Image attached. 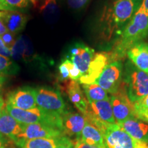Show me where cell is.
<instances>
[{
	"label": "cell",
	"instance_id": "1",
	"mask_svg": "<svg viewBox=\"0 0 148 148\" xmlns=\"http://www.w3.org/2000/svg\"><path fill=\"white\" fill-rule=\"evenodd\" d=\"M140 6L136 0H113L105 5L98 24L101 41L106 43L114 42Z\"/></svg>",
	"mask_w": 148,
	"mask_h": 148
},
{
	"label": "cell",
	"instance_id": "2",
	"mask_svg": "<svg viewBox=\"0 0 148 148\" xmlns=\"http://www.w3.org/2000/svg\"><path fill=\"white\" fill-rule=\"evenodd\" d=\"M147 35L148 14L140 6L108 51L110 63L123 60L130 48L143 41Z\"/></svg>",
	"mask_w": 148,
	"mask_h": 148
},
{
	"label": "cell",
	"instance_id": "3",
	"mask_svg": "<svg viewBox=\"0 0 148 148\" xmlns=\"http://www.w3.org/2000/svg\"><path fill=\"white\" fill-rule=\"evenodd\" d=\"M122 82L133 103L148 95V74L138 69L129 60L123 66Z\"/></svg>",
	"mask_w": 148,
	"mask_h": 148
},
{
	"label": "cell",
	"instance_id": "4",
	"mask_svg": "<svg viewBox=\"0 0 148 148\" xmlns=\"http://www.w3.org/2000/svg\"><path fill=\"white\" fill-rule=\"evenodd\" d=\"M84 116L86 121L97 127L101 134L109 123H116L110 99L88 102L87 112Z\"/></svg>",
	"mask_w": 148,
	"mask_h": 148
},
{
	"label": "cell",
	"instance_id": "5",
	"mask_svg": "<svg viewBox=\"0 0 148 148\" xmlns=\"http://www.w3.org/2000/svg\"><path fill=\"white\" fill-rule=\"evenodd\" d=\"M37 106L46 112L62 115L66 111V104L60 92L49 87L35 88Z\"/></svg>",
	"mask_w": 148,
	"mask_h": 148
},
{
	"label": "cell",
	"instance_id": "6",
	"mask_svg": "<svg viewBox=\"0 0 148 148\" xmlns=\"http://www.w3.org/2000/svg\"><path fill=\"white\" fill-rule=\"evenodd\" d=\"M110 101L116 123L129 119L137 118L134 103L129 99L123 82L117 92L110 95Z\"/></svg>",
	"mask_w": 148,
	"mask_h": 148
},
{
	"label": "cell",
	"instance_id": "7",
	"mask_svg": "<svg viewBox=\"0 0 148 148\" xmlns=\"http://www.w3.org/2000/svg\"><path fill=\"white\" fill-rule=\"evenodd\" d=\"M123 65L121 61L111 62L105 68L99 77L97 83L110 95L117 92L123 81Z\"/></svg>",
	"mask_w": 148,
	"mask_h": 148
},
{
	"label": "cell",
	"instance_id": "8",
	"mask_svg": "<svg viewBox=\"0 0 148 148\" xmlns=\"http://www.w3.org/2000/svg\"><path fill=\"white\" fill-rule=\"evenodd\" d=\"M102 135L106 148H134L132 138L117 123H109Z\"/></svg>",
	"mask_w": 148,
	"mask_h": 148
},
{
	"label": "cell",
	"instance_id": "9",
	"mask_svg": "<svg viewBox=\"0 0 148 148\" xmlns=\"http://www.w3.org/2000/svg\"><path fill=\"white\" fill-rule=\"evenodd\" d=\"M5 104L23 110H30L37 107L34 88L28 86L17 88L10 92Z\"/></svg>",
	"mask_w": 148,
	"mask_h": 148
},
{
	"label": "cell",
	"instance_id": "10",
	"mask_svg": "<svg viewBox=\"0 0 148 148\" xmlns=\"http://www.w3.org/2000/svg\"><path fill=\"white\" fill-rule=\"evenodd\" d=\"M63 133L49 125L41 123H32L25 125L23 132L18 136L17 140L15 142L23 141L29 139L40 138H58L63 136Z\"/></svg>",
	"mask_w": 148,
	"mask_h": 148
},
{
	"label": "cell",
	"instance_id": "11",
	"mask_svg": "<svg viewBox=\"0 0 148 148\" xmlns=\"http://www.w3.org/2000/svg\"><path fill=\"white\" fill-rule=\"evenodd\" d=\"M95 53V50L88 46L83 43H75L69 48V58L82 75H84L87 73Z\"/></svg>",
	"mask_w": 148,
	"mask_h": 148
},
{
	"label": "cell",
	"instance_id": "12",
	"mask_svg": "<svg viewBox=\"0 0 148 148\" xmlns=\"http://www.w3.org/2000/svg\"><path fill=\"white\" fill-rule=\"evenodd\" d=\"M61 117L62 132L64 136L70 138L74 137V140L80 138L81 133L86 122L84 116L79 112L66 110Z\"/></svg>",
	"mask_w": 148,
	"mask_h": 148
},
{
	"label": "cell",
	"instance_id": "13",
	"mask_svg": "<svg viewBox=\"0 0 148 148\" xmlns=\"http://www.w3.org/2000/svg\"><path fill=\"white\" fill-rule=\"evenodd\" d=\"M110 63L108 52L103 51L95 53L88 67L87 73L79 78V82L82 84L95 83L105 68Z\"/></svg>",
	"mask_w": 148,
	"mask_h": 148
},
{
	"label": "cell",
	"instance_id": "14",
	"mask_svg": "<svg viewBox=\"0 0 148 148\" xmlns=\"http://www.w3.org/2000/svg\"><path fill=\"white\" fill-rule=\"evenodd\" d=\"M24 126L25 125L18 123L8 113L5 106L0 114V133L15 143L18 136L23 132Z\"/></svg>",
	"mask_w": 148,
	"mask_h": 148
},
{
	"label": "cell",
	"instance_id": "15",
	"mask_svg": "<svg viewBox=\"0 0 148 148\" xmlns=\"http://www.w3.org/2000/svg\"><path fill=\"white\" fill-rule=\"evenodd\" d=\"M0 20L9 32L16 34L25 27L27 18L25 14L19 11L0 10Z\"/></svg>",
	"mask_w": 148,
	"mask_h": 148
},
{
	"label": "cell",
	"instance_id": "16",
	"mask_svg": "<svg viewBox=\"0 0 148 148\" xmlns=\"http://www.w3.org/2000/svg\"><path fill=\"white\" fill-rule=\"evenodd\" d=\"M133 139L148 143V123L138 118L129 119L117 123Z\"/></svg>",
	"mask_w": 148,
	"mask_h": 148
},
{
	"label": "cell",
	"instance_id": "17",
	"mask_svg": "<svg viewBox=\"0 0 148 148\" xmlns=\"http://www.w3.org/2000/svg\"><path fill=\"white\" fill-rule=\"evenodd\" d=\"M66 92L75 108L81 114L85 115L88 110V101L79 83L77 81L70 79L66 85Z\"/></svg>",
	"mask_w": 148,
	"mask_h": 148
},
{
	"label": "cell",
	"instance_id": "18",
	"mask_svg": "<svg viewBox=\"0 0 148 148\" xmlns=\"http://www.w3.org/2000/svg\"><path fill=\"white\" fill-rule=\"evenodd\" d=\"M127 56L138 69L148 74V43L139 42L127 51Z\"/></svg>",
	"mask_w": 148,
	"mask_h": 148
},
{
	"label": "cell",
	"instance_id": "19",
	"mask_svg": "<svg viewBox=\"0 0 148 148\" xmlns=\"http://www.w3.org/2000/svg\"><path fill=\"white\" fill-rule=\"evenodd\" d=\"M80 140L86 144L100 148H106L103 135L95 126L86 121L80 135Z\"/></svg>",
	"mask_w": 148,
	"mask_h": 148
},
{
	"label": "cell",
	"instance_id": "20",
	"mask_svg": "<svg viewBox=\"0 0 148 148\" xmlns=\"http://www.w3.org/2000/svg\"><path fill=\"white\" fill-rule=\"evenodd\" d=\"M12 58L16 60H24L25 62L32 59L33 54V48L32 44L27 41V38L20 36L16 39L15 44L11 49Z\"/></svg>",
	"mask_w": 148,
	"mask_h": 148
},
{
	"label": "cell",
	"instance_id": "21",
	"mask_svg": "<svg viewBox=\"0 0 148 148\" xmlns=\"http://www.w3.org/2000/svg\"><path fill=\"white\" fill-rule=\"evenodd\" d=\"M39 11L47 23H53L58 19L60 9L56 0H44Z\"/></svg>",
	"mask_w": 148,
	"mask_h": 148
},
{
	"label": "cell",
	"instance_id": "22",
	"mask_svg": "<svg viewBox=\"0 0 148 148\" xmlns=\"http://www.w3.org/2000/svg\"><path fill=\"white\" fill-rule=\"evenodd\" d=\"M82 88L88 102L110 99L108 92L95 82L90 84H82Z\"/></svg>",
	"mask_w": 148,
	"mask_h": 148
},
{
	"label": "cell",
	"instance_id": "23",
	"mask_svg": "<svg viewBox=\"0 0 148 148\" xmlns=\"http://www.w3.org/2000/svg\"><path fill=\"white\" fill-rule=\"evenodd\" d=\"M56 138H34L19 141L16 145L20 148H56Z\"/></svg>",
	"mask_w": 148,
	"mask_h": 148
},
{
	"label": "cell",
	"instance_id": "24",
	"mask_svg": "<svg viewBox=\"0 0 148 148\" xmlns=\"http://www.w3.org/2000/svg\"><path fill=\"white\" fill-rule=\"evenodd\" d=\"M18 70L19 67L13 60L0 55V75H14Z\"/></svg>",
	"mask_w": 148,
	"mask_h": 148
},
{
	"label": "cell",
	"instance_id": "25",
	"mask_svg": "<svg viewBox=\"0 0 148 148\" xmlns=\"http://www.w3.org/2000/svg\"><path fill=\"white\" fill-rule=\"evenodd\" d=\"M134 107L136 117L148 123V95L134 103Z\"/></svg>",
	"mask_w": 148,
	"mask_h": 148
},
{
	"label": "cell",
	"instance_id": "26",
	"mask_svg": "<svg viewBox=\"0 0 148 148\" xmlns=\"http://www.w3.org/2000/svg\"><path fill=\"white\" fill-rule=\"evenodd\" d=\"M5 10H17L26 8L29 5V0H3Z\"/></svg>",
	"mask_w": 148,
	"mask_h": 148
},
{
	"label": "cell",
	"instance_id": "27",
	"mask_svg": "<svg viewBox=\"0 0 148 148\" xmlns=\"http://www.w3.org/2000/svg\"><path fill=\"white\" fill-rule=\"evenodd\" d=\"M63 62L65 64L66 66L69 70V79L74 81L79 80V78L82 76V74L78 69V68L69 59H65L63 60Z\"/></svg>",
	"mask_w": 148,
	"mask_h": 148
},
{
	"label": "cell",
	"instance_id": "28",
	"mask_svg": "<svg viewBox=\"0 0 148 148\" xmlns=\"http://www.w3.org/2000/svg\"><path fill=\"white\" fill-rule=\"evenodd\" d=\"M56 148H75V143L71 138L63 135L56 138Z\"/></svg>",
	"mask_w": 148,
	"mask_h": 148
},
{
	"label": "cell",
	"instance_id": "29",
	"mask_svg": "<svg viewBox=\"0 0 148 148\" xmlns=\"http://www.w3.org/2000/svg\"><path fill=\"white\" fill-rule=\"evenodd\" d=\"M2 39L3 42H4V44L5 45L8 47L9 49H12L13 47V46L14 45L16 42V37H15V34H13V33L9 32H6L4 34H3L2 36H0Z\"/></svg>",
	"mask_w": 148,
	"mask_h": 148
},
{
	"label": "cell",
	"instance_id": "30",
	"mask_svg": "<svg viewBox=\"0 0 148 148\" xmlns=\"http://www.w3.org/2000/svg\"><path fill=\"white\" fill-rule=\"evenodd\" d=\"M90 0H67L70 8L73 10H81L89 3Z\"/></svg>",
	"mask_w": 148,
	"mask_h": 148
},
{
	"label": "cell",
	"instance_id": "31",
	"mask_svg": "<svg viewBox=\"0 0 148 148\" xmlns=\"http://www.w3.org/2000/svg\"><path fill=\"white\" fill-rule=\"evenodd\" d=\"M59 78L61 81H66L69 79V72L63 61L58 66Z\"/></svg>",
	"mask_w": 148,
	"mask_h": 148
},
{
	"label": "cell",
	"instance_id": "32",
	"mask_svg": "<svg viewBox=\"0 0 148 148\" xmlns=\"http://www.w3.org/2000/svg\"><path fill=\"white\" fill-rule=\"evenodd\" d=\"M0 55L12 58V51L5 45L1 37H0Z\"/></svg>",
	"mask_w": 148,
	"mask_h": 148
},
{
	"label": "cell",
	"instance_id": "33",
	"mask_svg": "<svg viewBox=\"0 0 148 148\" xmlns=\"http://www.w3.org/2000/svg\"><path fill=\"white\" fill-rule=\"evenodd\" d=\"M74 143H75V148H100L96 147V146L90 145H88V144L85 143L82 140H80V138L74 140Z\"/></svg>",
	"mask_w": 148,
	"mask_h": 148
},
{
	"label": "cell",
	"instance_id": "34",
	"mask_svg": "<svg viewBox=\"0 0 148 148\" xmlns=\"http://www.w3.org/2000/svg\"><path fill=\"white\" fill-rule=\"evenodd\" d=\"M133 139V138H132ZM134 148H148V143L133 139Z\"/></svg>",
	"mask_w": 148,
	"mask_h": 148
},
{
	"label": "cell",
	"instance_id": "35",
	"mask_svg": "<svg viewBox=\"0 0 148 148\" xmlns=\"http://www.w3.org/2000/svg\"><path fill=\"white\" fill-rule=\"evenodd\" d=\"M8 29L5 27L4 24L2 23V21L0 20V36H2L3 34H4L5 32H8Z\"/></svg>",
	"mask_w": 148,
	"mask_h": 148
},
{
	"label": "cell",
	"instance_id": "36",
	"mask_svg": "<svg viewBox=\"0 0 148 148\" xmlns=\"http://www.w3.org/2000/svg\"><path fill=\"white\" fill-rule=\"evenodd\" d=\"M140 7L148 14V0H143Z\"/></svg>",
	"mask_w": 148,
	"mask_h": 148
},
{
	"label": "cell",
	"instance_id": "37",
	"mask_svg": "<svg viewBox=\"0 0 148 148\" xmlns=\"http://www.w3.org/2000/svg\"><path fill=\"white\" fill-rule=\"evenodd\" d=\"M5 103L4 99H3V97L0 95V114L1 113V112H2L3 109L5 108Z\"/></svg>",
	"mask_w": 148,
	"mask_h": 148
},
{
	"label": "cell",
	"instance_id": "38",
	"mask_svg": "<svg viewBox=\"0 0 148 148\" xmlns=\"http://www.w3.org/2000/svg\"><path fill=\"white\" fill-rule=\"evenodd\" d=\"M5 80V75H0V92H1V89L2 88V86L4 83Z\"/></svg>",
	"mask_w": 148,
	"mask_h": 148
},
{
	"label": "cell",
	"instance_id": "39",
	"mask_svg": "<svg viewBox=\"0 0 148 148\" xmlns=\"http://www.w3.org/2000/svg\"><path fill=\"white\" fill-rule=\"evenodd\" d=\"M0 10H5L4 3L3 0H0Z\"/></svg>",
	"mask_w": 148,
	"mask_h": 148
},
{
	"label": "cell",
	"instance_id": "40",
	"mask_svg": "<svg viewBox=\"0 0 148 148\" xmlns=\"http://www.w3.org/2000/svg\"><path fill=\"white\" fill-rule=\"evenodd\" d=\"M1 148H16V147H14L13 146L10 145H3V144Z\"/></svg>",
	"mask_w": 148,
	"mask_h": 148
},
{
	"label": "cell",
	"instance_id": "41",
	"mask_svg": "<svg viewBox=\"0 0 148 148\" xmlns=\"http://www.w3.org/2000/svg\"><path fill=\"white\" fill-rule=\"evenodd\" d=\"M3 141H4V138H3V135L1 134V133H0V143H3Z\"/></svg>",
	"mask_w": 148,
	"mask_h": 148
},
{
	"label": "cell",
	"instance_id": "42",
	"mask_svg": "<svg viewBox=\"0 0 148 148\" xmlns=\"http://www.w3.org/2000/svg\"><path fill=\"white\" fill-rule=\"evenodd\" d=\"M30 1H31V2L33 3V4H34V5L36 4L37 0H30Z\"/></svg>",
	"mask_w": 148,
	"mask_h": 148
},
{
	"label": "cell",
	"instance_id": "43",
	"mask_svg": "<svg viewBox=\"0 0 148 148\" xmlns=\"http://www.w3.org/2000/svg\"><path fill=\"white\" fill-rule=\"evenodd\" d=\"M136 1H137V2L139 3L140 5H141V3H142V1H143V0H136Z\"/></svg>",
	"mask_w": 148,
	"mask_h": 148
},
{
	"label": "cell",
	"instance_id": "44",
	"mask_svg": "<svg viewBox=\"0 0 148 148\" xmlns=\"http://www.w3.org/2000/svg\"><path fill=\"white\" fill-rule=\"evenodd\" d=\"M3 144V143H0V148L1 147V146H2Z\"/></svg>",
	"mask_w": 148,
	"mask_h": 148
}]
</instances>
